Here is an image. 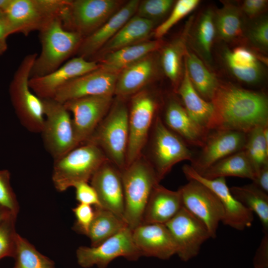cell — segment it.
I'll return each instance as SVG.
<instances>
[{
    "instance_id": "cell-1",
    "label": "cell",
    "mask_w": 268,
    "mask_h": 268,
    "mask_svg": "<svg viewBox=\"0 0 268 268\" xmlns=\"http://www.w3.org/2000/svg\"><path fill=\"white\" fill-rule=\"evenodd\" d=\"M210 102L214 110L213 130L248 134L257 127L268 125V99L262 93L218 84Z\"/></svg>"
},
{
    "instance_id": "cell-2",
    "label": "cell",
    "mask_w": 268,
    "mask_h": 268,
    "mask_svg": "<svg viewBox=\"0 0 268 268\" xmlns=\"http://www.w3.org/2000/svg\"><path fill=\"white\" fill-rule=\"evenodd\" d=\"M121 172L125 203L124 220L133 230L141 224L151 193L159 182L152 165L142 155Z\"/></svg>"
},
{
    "instance_id": "cell-3",
    "label": "cell",
    "mask_w": 268,
    "mask_h": 268,
    "mask_svg": "<svg viewBox=\"0 0 268 268\" xmlns=\"http://www.w3.org/2000/svg\"><path fill=\"white\" fill-rule=\"evenodd\" d=\"M39 38L41 51L31 68L30 78L43 76L58 69L76 53L83 39L78 33L66 30L60 17L45 26L39 31Z\"/></svg>"
},
{
    "instance_id": "cell-4",
    "label": "cell",
    "mask_w": 268,
    "mask_h": 268,
    "mask_svg": "<svg viewBox=\"0 0 268 268\" xmlns=\"http://www.w3.org/2000/svg\"><path fill=\"white\" fill-rule=\"evenodd\" d=\"M128 140L129 109L124 98L117 97L85 142L98 146L121 171L126 167Z\"/></svg>"
},
{
    "instance_id": "cell-5",
    "label": "cell",
    "mask_w": 268,
    "mask_h": 268,
    "mask_svg": "<svg viewBox=\"0 0 268 268\" xmlns=\"http://www.w3.org/2000/svg\"><path fill=\"white\" fill-rule=\"evenodd\" d=\"M108 158L94 144L85 142L54 160L52 176L57 191L63 192L79 182H88Z\"/></svg>"
},
{
    "instance_id": "cell-6",
    "label": "cell",
    "mask_w": 268,
    "mask_h": 268,
    "mask_svg": "<svg viewBox=\"0 0 268 268\" xmlns=\"http://www.w3.org/2000/svg\"><path fill=\"white\" fill-rule=\"evenodd\" d=\"M37 55L35 53L29 54L22 59L9 87L11 102L20 122L34 133H41L45 118L42 99L34 93L29 85L31 70Z\"/></svg>"
},
{
    "instance_id": "cell-7",
    "label": "cell",
    "mask_w": 268,
    "mask_h": 268,
    "mask_svg": "<svg viewBox=\"0 0 268 268\" xmlns=\"http://www.w3.org/2000/svg\"><path fill=\"white\" fill-rule=\"evenodd\" d=\"M68 0H11L5 12L12 33L27 36L60 17Z\"/></svg>"
},
{
    "instance_id": "cell-8",
    "label": "cell",
    "mask_w": 268,
    "mask_h": 268,
    "mask_svg": "<svg viewBox=\"0 0 268 268\" xmlns=\"http://www.w3.org/2000/svg\"><path fill=\"white\" fill-rule=\"evenodd\" d=\"M122 3L116 0H68L61 18L63 26L85 38L106 22Z\"/></svg>"
},
{
    "instance_id": "cell-9",
    "label": "cell",
    "mask_w": 268,
    "mask_h": 268,
    "mask_svg": "<svg viewBox=\"0 0 268 268\" xmlns=\"http://www.w3.org/2000/svg\"><path fill=\"white\" fill-rule=\"evenodd\" d=\"M44 122L41 132L47 151L56 160L78 146L70 113L53 98L42 99Z\"/></svg>"
},
{
    "instance_id": "cell-10",
    "label": "cell",
    "mask_w": 268,
    "mask_h": 268,
    "mask_svg": "<svg viewBox=\"0 0 268 268\" xmlns=\"http://www.w3.org/2000/svg\"><path fill=\"white\" fill-rule=\"evenodd\" d=\"M151 155L150 163L159 182L177 163L194 159L184 140L168 128L158 117L154 124Z\"/></svg>"
},
{
    "instance_id": "cell-11",
    "label": "cell",
    "mask_w": 268,
    "mask_h": 268,
    "mask_svg": "<svg viewBox=\"0 0 268 268\" xmlns=\"http://www.w3.org/2000/svg\"><path fill=\"white\" fill-rule=\"evenodd\" d=\"M78 265L83 268H106L116 258L136 261L141 255L135 245L132 230L127 227L96 246H80L76 250Z\"/></svg>"
},
{
    "instance_id": "cell-12",
    "label": "cell",
    "mask_w": 268,
    "mask_h": 268,
    "mask_svg": "<svg viewBox=\"0 0 268 268\" xmlns=\"http://www.w3.org/2000/svg\"><path fill=\"white\" fill-rule=\"evenodd\" d=\"M156 107L155 100L148 92L141 90L133 95L129 110V140L126 166L141 156Z\"/></svg>"
},
{
    "instance_id": "cell-13",
    "label": "cell",
    "mask_w": 268,
    "mask_h": 268,
    "mask_svg": "<svg viewBox=\"0 0 268 268\" xmlns=\"http://www.w3.org/2000/svg\"><path fill=\"white\" fill-rule=\"evenodd\" d=\"M183 206L201 221L206 227L210 238H215L224 211L216 195L201 183L194 180L181 187Z\"/></svg>"
},
{
    "instance_id": "cell-14",
    "label": "cell",
    "mask_w": 268,
    "mask_h": 268,
    "mask_svg": "<svg viewBox=\"0 0 268 268\" xmlns=\"http://www.w3.org/2000/svg\"><path fill=\"white\" fill-rule=\"evenodd\" d=\"M113 95L89 96L63 103L72 114V122L78 145L84 143L106 115L113 102Z\"/></svg>"
},
{
    "instance_id": "cell-15",
    "label": "cell",
    "mask_w": 268,
    "mask_h": 268,
    "mask_svg": "<svg viewBox=\"0 0 268 268\" xmlns=\"http://www.w3.org/2000/svg\"><path fill=\"white\" fill-rule=\"evenodd\" d=\"M165 225L177 245L176 255L184 262L196 257L202 244L210 238L205 225L183 206Z\"/></svg>"
},
{
    "instance_id": "cell-16",
    "label": "cell",
    "mask_w": 268,
    "mask_h": 268,
    "mask_svg": "<svg viewBox=\"0 0 268 268\" xmlns=\"http://www.w3.org/2000/svg\"><path fill=\"white\" fill-rule=\"evenodd\" d=\"M182 170L189 180H194L201 183L216 195L224 209L222 222L224 225L240 231L251 226L254 213L233 197L227 185L225 178H205L189 165H185Z\"/></svg>"
},
{
    "instance_id": "cell-17",
    "label": "cell",
    "mask_w": 268,
    "mask_h": 268,
    "mask_svg": "<svg viewBox=\"0 0 268 268\" xmlns=\"http://www.w3.org/2000/svg\"><path fill=\"white\" fill-rule=\"evenodd\" d=\"M247 134L235 131L218 130L209 133L199 156L191 165L201 174L211 165L244 149Z\"/></svg>"
},
{
    "instance_id": "cell-18",
    "label": "cell",
    "mask_w": 268,
    "mask_h": 268,
    "mask_svg": "<svg viewBox=\"0 0 268 268\" xmlns=\"http://www.w3.org/2000/svg\"><path fill=\"white\" fill-rule=\"evenodd\" d=\"M118 75L99 67L67 82L57 91L53 99L63 104L83 97L114 95Z\"/></svg>"
},
{
    "instance_id": "cell-19",
    "label": "cell",
    "mask_w": 268,
    "mask_h": 268,
    "mask_svg": "<svg viewBox=\"0 0 268 268\" xmlns=\"http://www.w3.org/2000/svg\"><path fill=\"white\" fill-rule=\"evenodd\" d=\"M99 67L96 62L75 57L49 74L30 78L29 85L34 93L41 99L53 98L57 91L67 82Z\"/></svg>"
},
{
    "instance_id": "cell-20",
    "label": "cell",
    "mask_w": 268,
    "mask_h": 268,
    "mask_svg": "<svg viewBox=\"0 0 268 268\" xmlns=\"http://www.w3.org/2000/svg\"><path fill=\"white\" fill-rule=\"evenodd\" d=\"M90 181L101 207L124 219L125 203L121 170L108 160L100 166Z\"/></svg>"
},
{
    "instance_id": "cell-21",
    "label": "cell",
    "mask_w": 268,
    "mask_h": 268,
    "mask_svg": "<svg viewBox=\"0 0 268 268\" xmlns=\"http://www.w3.org/2000/svg\"><path fill=\"white\" fill-rule=\"evenodd\" d=\"M132 237L141 256L167 260L177 254V245L165 224H141L132 230Z\"/></svg>"
},
{
    "instance_id": "cell-22",
    "label": "cell",
    "mask_w": 268,
    "mask_h": 268,
    "mask_svg": "<svg viewBox=\"0 0 268 268\" xmlns=\"http://www.w3.org/2000/svg\"><path fill=\"white\" fill-rule=\"evenodd\" d=\"M139 2L138 0L129 1L97 30L84 38L76 53L78 57L87 60L95 55L134 16Z\"/></svg>"
},
{
    "instance_id": "cell-23",
    "label": "cell",
    "mask_w": 268,
    "mask_h": 268,
    "mask_svg": "<svg viewBox=\"0 0 268 268\" xmlns=\"http://www.w3.org/2000/svg\"><path fill=\"white\" fill-rule=\"evenodd\" d=\"M183 207L180 191H171L157 184L145 206L141 224H165Z\"/></svg>"
},
{
    "instance_id": "cell-24",
    "label": "cell",
    "mask_w": 268,
    "mask_h": 268,
    "mask_svg": "<svg viewBox=\"0 0 268 268\" xmlns=\"http://www.w3.org/2000/svg\"><path fill=\"white\" fill-rule=\"evenodd\" d=\"M165 125L189 143L202 147L209 132L199 126L188 115L183 106L172 100L165 113Z\"/></svg>"
},
{
    "instance_id": "cell-25",
    "label": "cell",
    "mask_w": 268,
    "mask_h": 268,
    "mask_svg": "<svg viewBox=\"0 0 268 268\" xmlns=\"http://www.w3.org/2000/svg\"><path fill=\"white\" fill-rule=\"evenodd\" d=\"M184 108L190 117L201 127L210 132L214 129V110L212 103L202 98L193 86L186 66L178 89Z\"/></svg>"
},
{
    "instance_id": "cell-26",
    "label": "cell",
    "mask_w": 268,
    "mask_h": 268,
    "mask_svg": "<svg viewBox=\"0 0 268 268\" xmlns=\"http://www.w3.org/2000/svg\"><path fill=\"white\" fill-rule=\"evenodd\" d=\"M155 64L149 55L123 69L117 80L114 95L124 98L141 91L151 79Z\"/></svg>"
},
{
    "instance_id": "cell-27",
    "label": "cell",
    "mask_w": 268,
    "mask_h": 268,
    "mask_svg": "<svg viewBox=\"0 0 268 268\" xmlns=\"http://www.w3.org/2000/svg\"><path fill=\"white\" fill-rule=\"evenodd\" d=\"M154 25L152 21L136 15L133 16L93 57L102 58L122 48L146 41Z\"/></svg>"
},
{
    "instance_id": "cell-28",
    "label": "cell",
    "mask_w": 268,
    "mask_h": 268,
    "mask_svg": "<svg viewBox=\"0 0 268 268\" xmlns=\"http://www.w3.org/2000/svg\"><path fill=\"white\" fill-rule=\"evenodd\" d=\"M160 46L158 40H146L122 48L103 56L99 67L119 74L123 69L153 52Z\"/></svg>"
},
{
    "instance_id": "cell-29",
    "label": "cell",
    "mask_w": 268,
    "mask_h": 268,
    "mask_svg": "<svg viewBox=\"0 0 268 268\" xmlns=\"http://www.w3.org/2000/svg\"><path fill=\"white\" fill-rule=\"evenodd\" d=\"M224 58L231 71L239 80L248 83L260 80L262 75V67L251 51L237 47L225 52Z\"/></svg>"
},
{
    "instance_id": "cell-30",
    "label": "cell",
    "mask_w": 268,
    "mask_h": 268,
    "mask_svg": "<svg viewBox=\"0 0 268 268\" xmlns=\"http://www.w3.org/2000/svg\"><path fill=\"white\" fill-rule=\"evenodd\" d=\"M200 175L208 179L233 176L253 181L255 177L254 168L244 150L218 161Z\"/></svg>"
},
{
    "instance_id": "cell-31",
    "label": "cell",
    "mask_w": 268,
    "mask_h": 268,
    "mask_svg": "<svg viewBox=\"0 0 268 268\" xmlns=\"http://www.w3.org/2000/svg\"><path fill=\"white\" fill-rule=\"evenodd\" d=\"M95 214L87 236L96 246L128 227L124 220L102 207H95Z\"/></svg>"
},
{
    "instance_id": "cell-32",
    "label": "cell",
    "mask_w": 268,
    "mask_h": 268,
    "mask_svg": "<svg viewBox=\"0 0 268 268\" xmlns=\"http://www.w3.org/2000/svg\"><path fill=\"white\" fill-rule=\"evenodd\" d=\"M233 197L259 217L265 234L268 233V196L254 184L230 188Z\"/></svg>"
},
{
    "instance_id": "cell-33",
    "label": "cell",
    "mask_w": 268,
    "mask_h": 268,
    "mask_svg": "<svg viewBox=\"0 0 268 268\" xmlns=\"http://www.w3.org/2000/svg\"><path fill=\"white\" fill-rule=\"evenodd\" d=\"M186 54L185 66L193 86L202 98L210 101L218 85L216 78L197 55L189 52Z\"/></svg>"
},
{
    "instance_id": "cell-34",
    "label": "cell",
    "mask_w": 268,
    "mask_h": 268,
    "mask_svg": "<svg viewBox=\"0 0 268 268\" xmlns=\"http://www.w3.org/2000/svg\"><path fill=\"white\" fill-rule=\"evenodd\" d=\"M243 150L254 168L256 176L260 169L268 164V125L257 127L249 133Z\"/></svg>"
},
{
    "instance_id": "cell-35",
    "label": "cell",
    "mask_w": 268,
    "mask_h": 268,
    "mask_svg": "<svg viewBox=\"0 0 268 268\" xmlns=\"http://www.w3.org/2000/svg\"><path fill=\"white\" fill-rule=\"evenodd\" d=\"M13 268H56L54 262L18 234Z\"/></svg>"
},
{
    "instance_id": "cell-36",
    "label": "cell",
    "mask_w": 268,
    "mask_h": 268,
    "mask_svg": "<svg viewBox=\"0 0 268 268\" xmlns=\"http://www.w3.org/2000/svg\"><path fill=\"white\" fill-rule=\"evenodd\" d=\"M215 30L225 41L234 40L242 33V21L239 10L232 5H225L216 15Z\"/></svg>"
},
{
    "instance_id": "cell-37",
    "label": "cell",
    "mask_w": 268,
    "mask_h": 268,
    "mask_svg": "<svg viewBox=\"0 0 268 268\" xmlns=\"http://www.w3.org/2000/svg\"><path fill=\"white\" fill-rule=\"evenodd\" d=\"M214 16L211 10L204 11L199 19L195 31V42L202 56L209 60L215 34Z\"/></svg>"
},
{
    "instance_id": "cell-38",
    "label": "cell",
    "mask_w": 268,
    "mask_h": 268,
    "mask_svg": "<svg viewBox=\"0 0 268 268\" xmlns=\"http://www.w3.org/2000/svg\"><path fill=\"white\" fill-rule=\"evenodd\" d=\"M182 41L178 40L166 46L161 55V64L166 75L176 84L180 79L181 61L185 53Z\"/></svg>"
},
{
    "instance_id": "cell-39",
    "label": "cell",
    "mask_w": 268,
    "mask_h": 268,
    "mask_svg": "<svg viewBox=\"0 0 268 268\" xmlns=\"http://www.w3.org/2000/svg\"><path fill=\"white\" fill-rule=\"evenodd\" d=\"M16 218L11 215L0 223V260L14 256L18 234L15 230Z\"/></svg>"
},
{
    "instance_id": "cell-40",
    "label": "cell",
    "mask_w": 268,
    "mask_h": 268,
    "mask_svg": "<svg viewBox=\"0 0 268 268\" xmlns=\"http://www.w3.org/2000/svg\"><path fill=\"white\" fill-rule=\"evenodd\" d=\"M198 0H179L175 4L169 17L154 30L156 38L164 36L175 24L195 9Z\"/></svg>"
},
{
    "instance_id": "cell-41",
    "label": "cell",
    "mask_w": 268,
    "mask_h": 268,
    "mask_svg": "<svg viewBox=\"0 0 268 268\" xmlns=\"http://www.w3.org/2000/svg\"><path fill=\"white\" fill-rule=\"evenodd\" d=\"M174 3L172 0H144L139 1L136 15L155 22L165 15Z\"/></svg>"
},
{
    "instance_id": "cell-42",
    "label": "cell",
    "mask_w": 268,
    "mask_h": 268,
    "mask_svg": "<svg viewBox=\"0 0 268 268\" xmlns=\"http://www.w3.org/2000/svg\"><path fill=\"white\" fill-rule=\"evenodd\" d=\"M0 205L17 216L19 206L11 186L10 173L6 169L0 170Z\"/></svg>"
},
{
    "instance_id": "cell-43",
    "label": "cell",
    "mask_w": 268,
    "mask_h": 268,
    "mask_svg": "<svg viewBox=\"0 0 268 268\" xmlns=\"http://www.w3.org/2000/svg\"><path fill=\"white\" fill-rule=\"evenodd\" d=\"M72 211L75 217L74 230L87 236L94 217L95 210L91 205L79 203Z\"/></svg>"
},
{
    "instance_id": "cell-44",
    "label": "cell",
    "mask_w": 268,
    "mask_h": 268,
    "mask_svg": "<svg viewBox=\"0 0 268 268\" xmlns=\"http://www.w3.org/2000/svg\"><path fill=\"white\" fill-rule=\"evenodd\" d=\"M75 198L80 203L94 207H101L97 194L93 187L88 182H82L75 184Z\"/></svg>"
},
{
    "instance_id": "cell-45",
    "label": "cell",
    "mask_w": 268,
    "mask_h": 268,
    "mask_svg": "<svg viewBox=\"0 0 268 268\" xmlns=\"http://www.w3.org/2000/svg\"><path fill=\"white\" fill-rule=\"evenodd\" d=\"M251 38L257 45L266 48L268 46V22L264 20L257 24L251 32Z\"/></svg>"
},
{
    "instance_id": "cell-46",
    "label": "cell",
    "mask_w": 268,
    "mask_h": 268,
    "mask_svg": "<svg viewBox=\"0 0 268 268\" xmlns=\"http://www.w3.org/2000/svg\"><path fill=\"white\" fill-rule=\"evenodd\" d=\"M254 268H268V233L265 234L253 261Z\"/></svg>"
},
{
    "instance_id": "cell-47",
    "label": "cell",
    "mask_w": 268,
    "mask_h": 268,
    "mask_svg": "<svg viewBox=\"0 0 268 268\" xmlns=\"http://www.w3.org/2000/svg\"><path fill=\"white\" fill-rule=\"evenodd\" d=\"M267 3L265 0H246L243 3L242 9L249 17H254L263 11Z\"/></svg>"
},
{
    "instance_id": "cell-48",
    "label": "cell",
    "mask_w": 268,
    "mask_h": 268,
    "mask_svg": "<svg viewBox=\"0 0 268 268\" xmlns=\"http://www.w3.org/2000/svg\"><path fill=\"white\" fill-rule=\"evenodd\" d=\"M253 184L260 189L268 193V164L264 166L256 175Z\"/></svg>"
},
{
    "instance_id": "cell-49",
    "label": "cell",
    "mask_w": 268,
    "mask_h": 268,
    "mask_svg": "<svg viewBox=\"0 0 268 268\" xmlns=\"http://www.w3.org/2000/svg\"><path fill=\"white\" fill-rule=\"evenodd\" d=\"M12 34L10 25L5 17L0 18V53L2 54L7 48L6 39Z\"/></svg>"
},
{
    "instance_id": "cell-50",
    "label": "cell",
    "mask_w": 268,
    "mask_h": 268,
    "mask_svg": "<svg viewBox=\"0 0 268 268\" xmlns=\"http://www.w3.org/2000/svg\"><path fill=\"white\" fill-rule=\"evenodd\" d=\"M11 215H14L6 208L0 205V223ZM16 216V215H15Z\"/></svg>"
},
{
    "instance_id": "cell-51",
    "label": "cell",
    "mask_w": 268,
    "mask_h": 268,
    "mask_svg": "<svg viewBox=\"0 0 268 268\" xmlns=\"http://www.w3.org/2000/svg\"><path fill=\"white\" fill-rule=\"evenodd\" d=\"M11 0H0V9L5 13L11 3Z\"/></svg>"
},
{
    "instance_id": "cell-52",
    "label": "cell",
    "mask_w": 268,
    "mask_h": 268,
    "mask_svg": "<svg viewBox=\"0 0 268 268\" xmlns=\"http://www.w3.org/2000/svg\"><path fill=\"white\" fill-rule=\"evenodd\" d=\"M5 17V13L3 11L0 9V18Z\"/></svg>"
},
{
    "instance_id": "cell-53",
    "label": "cell",
    "mask_w": 268,
    "mask_h": 268,
    "mask_svg": "<svg viewBox=\"0 0 268 268\" xmlns=\"http://www.w3.org/2000/svg\"><path fill=\"white\" fill-rule=\"evenodd\" d=\"M0 54H1L0 53Z\"/></svg>"
}]
</instances>
